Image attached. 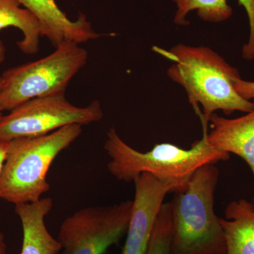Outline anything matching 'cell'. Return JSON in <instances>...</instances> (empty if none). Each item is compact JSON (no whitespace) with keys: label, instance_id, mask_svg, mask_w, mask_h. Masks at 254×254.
I'll return each instance as SVG.
<instances>
[{"label":"cell","instance_id":"6da1fadb","mask_svg":"<svg viewBox=\"0 0 254 254\" xmlns=\"http://www.w3.org/2000/svg\"><path fill=\"white\" fill-rule=\"evenodd\" d=\"M155 51L173 62L168 76L183 87L195 109L201 106L203 112L198 115L203 127H208L210 117L218 110L231 115L254 110V102L242 98L234 88V79L240 76L238 69L208 47L178 44Z\"/></svg>","mask_w":254,"mask_h":254},{"label":"cell","instance_id":"7a4b0ae2","mask_svg":"<svg viewBox=\"0 0 254 254\" xmlns=\"http://www.w3.org/2000/svg\"><path fill=\"white\" fill-rule=\"evenodd\" d=\"M208 128L203 127L201 139L190 149L170 143H158L149 151L140 152L124 141L115 128L107 132L104 149L110 157L108 170L119 181L131 182L148 173L173 187V192L183 190L198 168L226 161L230 153L212 148L207 141Z\"/></svg>","mask_w":254,"mask_h":254},{"label":"cell","instance_id":"3957f363","mask_svg":"<svg viewBox=\"0 0 254 254\" xmlns=\"http://www.w3.org/2000/svg\"><path fill=\"white\" fill-rule=\"evenodd\" d=\"M215 165L198 168L183 190L174 193L172 254H226V241L215 213L219 180Z\"/></svg>","mask_w":254,"mask_h":254},{"label":"cell","instance_id":"277c9868","mask_svg":"<svg viewBox=\"0 0 254 254\" xmlns=\"http://www.w3.org/2000/svg\"><path fill=\"white\" fill-rule=\"evenodd\" d=\"M81 133V125H71L48 134L8 142L0 174V199L15 205L41 200L50 189L47 175L53 161Z\"/></svg>","mask_w":254,"mask_h":254},{"label":"cell","instance_id":"5b68a950","mask_svg":"<svg viewBox=\"0 0 254 254\" xmlns=\"http://www.w3.org/2000/svg\"><path fill=\"white\" fill-rule=\"evenodd\" d=\"M79 45L64 42L48 56L4 71L0 110L11 111L35 98L64 95L71 80L88 60V52Z\"/></svg>","mask_w":254,"mask_h":254},{"label":"cell","instance_id":"8992f818","mask_svg":"<svg viewBox=\"0 0 254 254\" xmlns=\"http://www.w3.org/2000/svg\"><path fill=\"white\" fill-rule=\"evenodd\" d=\"M103 117L98 100L86 107H77L70 103L64 95L35 98L3 115L0 120V140L9 142L43 136L68 125L98 123Z\"/></svg>","mask_w":254,"mask_h":254},{"label":"cell","instance_id":"52a82bcc","mask_svg":"<svg viewBox=\"0 0 254 254\" xmlns=\"http://www.w3.org/2000/svg\"><path fill=\"white\" fill-rule=\"evenodd\" d=\"M133 200L82 208L65 219L58 241L63 254H104L127 235Z\"/></svg>","mask_w":254,"mask_h":254},{"label":"cell","instance_id":"ba28073f","mask_svg":"<svg viewBox=\"0 0 254 254\" xmlns=\"http://www.w3.org/2000/svg\"><path fill=\"white\" fill-rule=\"evenodd\" d=\"M135 195L123 254H146L155 220L173 187L148 173L135 179Z\"/></svg>","mask_w":254,"mask_h":254},{"label":"cell","instance_id":"9c48e42d","mask_svg":"<svg viewBox=\"0 0 254 254\" xmlns=\"http://www.w3.org/2000/svg\"><path fill=\"white\" fill-rule=\"evenodd\" d=\"M20 4L34 14L41 25L42 34L56 48L66 41L81 43L98 39L97 33L84 14L71 21L58 7L55 0H17Z\"/></svg>","mask_w":254,"mask_h":254},{"label":"cell","instance_id":"30bf717a","mask_svg":"<svg viewBox=\"0 0 254 254\" xmlns=\"http://www.w3.org/2000/svg\"><path fill=\"white\" fill-rule=\"evenodd\" d=\"M209 123L211 130L206 133L208 144L220 151L240 156L248 164L254 177V110L235 119L214 113Z\"/></svg>","mask_w":254,"mask_h":254},{"label":"cell","instance_id":"8fae6325","mask_svg":"<svg viewBox=\"0 0 254 254\" xmlns=\"http://www.w3.org/2000/svg\"><path fill=\"white\" fill-rule=\"evenodd\" d=\"M53 200L50 197L34 203L15 205V212L23 228V244L20 254H58L59 241L47 228L45 218L51 211Z\"/></svg>","mask_w":254,"mask_h":254},{"label":"cell","instance_id":"7c38bea8","mask_svg":"<svg viewBox=\"0 0 254 254\" xmlns=\"http://www.w3.org/2000/svg\"><path fill=\"white\" fill-rule=\"evenodd\" d=\"M177 5L174 23L187 26V17L190 11H196L198 17L206 22L220 23L231 17L233 9L227 0H173ZM245 7L250 22V38L242 48V57L245 60H254V0H238Z\"/></svg>","mask_w":254,"mask_h":254},{"label":"cell","instance_id":"4fadbf2b","mask_svg":"<svg viewBox=\"0 0 254 254\" xmlns=\"http://www.w3.org/2000/svg\"><path fill=\"white\" fill-rule=\"evenodd\" d=\"M220 218L226 254H254V205L246 199L230 202Z\"/></svg>","mask_w":254,"mask_h":254},{"label":"cell","instance_id":"5bb4252c","mask_svg":"<svg viewBox=\"0 0 254 254\" xmlns=\"http://www.w3.org/2000/svg\"><path fill=\"white\" fill-rule=\"evenodd\" d=\"M9 27L18 28L23 33V39L17 42L22 53H38L43 34L36 16L29 10L21 8L17 0H0V30Z\"/></svg>","mask_w":254,"mask_h":254},{"label":"cell","instance_id":"9a60e30c","mask_svg":"<svg viewBox=\"0 0 254 254\" xmlns=\"http://www.w3.org/2000/svg\"><path fill=\"white\" fill-rule=\"evenodd\" d=\"M171 242V206L168 202L159 210L146 254H172Z\"/></svg>","mask_w":254,"mask_h":254},{"label":"cell","instance_id":"2e32d148","mask_svg":"<svg viewBox=\"0 0 254 254\" xmlns=\"http://www.w3.org/2000/svg\"><path fill=\"white\" fill-rule=\"evenodd\" d=\"M233 86L242 98L248 100L254 99V82L245 81L239 76L234 79Z\"/></svg>","mask_w":254,"mask_h":254},{"label":"cell","instance_id":"e0dca14e","mask_svg":"<svg viewBox=\"0 0 254 254\" xmlns=\"http://www.w3.org/2000/svg\"><path fill=\"white\" fill-rule=\"evenodd\" d=\"M8 142L0 140V174L2 170L6 155H7Z\"/></svg>","mask_w":254,"mask_h":254},{"label":"cell","instance_id":"ac0fdd59","mask_svg":"<svg viewBox=\"0 0 254 254\" xmlns=\"http://www.w3.org/2000/svg\"><path fill=\"white\" fill-rule=\"evenodd\" d=\"M6 50L3 41L0 39V64L2 63L6 58Z\"/></svg>","mask_w":254,"mask_h":254},{"label":"cell","instance_id":"d6986e66","mask_svg":"<svg viewBox=\"0 0 254 254\" xmlns=\"http://www.w3.org/2000/svg\"><path fill=\"white\" fill-rule=\"evenodd\" d=\"M0 254H7L6 245L5 243L4 237L0 231Z\"/></svg>","mask_w":254,"mask_h":254},{"label":"cell","instance_id":"ffe728a7","mask_svg":"<svg viewBox=\"0 0 254 254\" xmlns=\"http://www.w3.org/2000/svg\"><path fill=\"white\" fill-rule=\"evenodd\" d=\"M1 84H2V79H1V76H0V90H1ZM3 115H3L2 112L0 110V120L2 118Z\"/></svg>","mask_w":254,"mask_h":254}]
</instances>
